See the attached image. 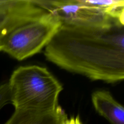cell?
I'll use <instances>...</instances> for the list:
<instances>
[{"instance_id":"7","label":"cell","mask_w":124,"mask_h":124,"mask_svg":"<svg viewBox=\"0 0 124 124\" xmlns=\"http://www.w3.org/2000/svg\"><path fill=\"white\" fill-rule=\"evenodd\" d=\"M66 116L67 115L60 106L49 112L15 110L9 119L4 124H61Z\"/></svg>"},{"instance_id":"6","label":"cell","mask_w":124,"mask_h":124,"mask_svg":"<svg viewBox=\"0 0 124 124\" xmlns=\"http://www.w3.org/2000/svg\"><path fill=\"white\" fill-rule=\"evenodd\" d=\"M92 101L96 112L111 124H124V107L115 100L108 91L93 92Z\"/></svg>"},{"instance_id":"9","label":"cell","mask_w":124,"mask_h":124,"mask_svg":"<svg viewBox=\"0 0 124 124\" xmlns=\"http://www.w3.org/2000/svg\"><path fill=\"white\" fill-rule=\"evenodd\" d=\"M10 104V94L7 82L0 84V110Z\"/></svg>"},{"instance_id":"2","label":"cell","mask_w":124,"mask_h":124,"mask_svg":"<svg viewBox=\"0 0 124 124\" xmlns=\"http://www.w3.org/2000/svg\"><path fill=\"white\" fill-rule=\"evenodd\" d=\"M7 84L10 104L15 110L49 112L59 106L58 99L63 87L46 67H19L13 71Z\"/></svg>"},{"instance_id":"4","label":"cell","mask_w":124,"mask_h":124,"mask_svg":"<svg viewBox=\"0 0 124 124\" xmlns=\"http://www.w3.org/2000/svg\"><path fill=\"white\" fill-rule=\"evenodd\" d=\"M39 6L55 16L62 25L105 27L115 21L85 0H34Z\"/></svg>"},{"instance_id":"1","label":"cell","mask_w":124,"mask_h":124,"mask_svg":"<svg viewBox=\"0 0 124 124\" xmlns=\"http://www.w3.org/2000/svg\"><path fill=\"white\" fill-rule=\"evenodd\" d=\"M47 60L92 81L116 83L124 78V25H62L45 47Z\"/></svg>"},{"instance_id":"3","label":"cell","mask_w":124,"mask_h":124,"mask_svg":"<svg viewBox=\"0 0 124 124\" xmlns=\"http://www.w3.org/2000/svg\"><path fill=\"white\" fill-rule=\"evenodd\" d=\"M61 25L55 16L48 13L10 33L0 43V52L18 61L27 59L40 53L49 44Z\"/></svg>"},{"instance_id":"8","label":"cell","mask_w":124,"mask_h":124,"mask_svg":"<svg viewBox=\"0 0 124 124\" xmlns=\"http://www.w3.org/2000/svg\"><path fill=\"white\" fill-rule=\"evenodd\" d=\"M87 3L98 8L112 19L124 25L123 0H85Z\"/></svg>"},{"instance_id":"10","label":"cell","mask_w":124,"mask_h":124,"mask_svg":"<svg viewBox=\"0 0 124 124\" xmlns=\"http://www.w3.org/2000/svg\"><path fill=\"white\" fill-rule=\"evenodd\" d=\"M61 124H83L79 116H72L71 117H68L66 116L62 121Z\"/></svg>"},{"instance_id":"5","label":"cell","mask_w":124,"mask_h":124,"mask_svg":"<svg viewBox=\"0 0 124 124\" xmlns=\"http://www.w3.org/2000/svg\"><path fill=\"white\" fill-rule=\"evenodd\" d=\"M48 13L34 0H0V43L15 29Z\"/></svg>"}]
</instances>
